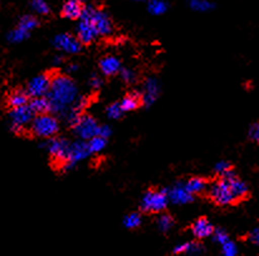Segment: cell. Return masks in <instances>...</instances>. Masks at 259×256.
<instances>
[{
    "mask_svg": "<svg viewBox=\"0 0 259 256\" xmlns=\"http://www.w3.org/2000/svg\"><path fill=\"white\" fill-rule=\"evenodd\" d=\"M185 187L191 195H201L205 191H208V180H205L204 177H191L189 178L188 182L185 183Z\"/></svg>",
    "mask_w": 259,
    "mask_h": 256,
    "instance_id": "19",
    "label": "cell"
},
{
    "mask_svg": "<svg viewBox=\"0 0 259 256\" xmlns=\"http://www.w3.org/2000/svg\"><path fill=\"white\" fill-rule=\"evenodd\" d=\"M189 5L191 9L196 10V12H208L214 8V4L209 0H190Z\"/></svg>",
    "mask_w": 259,
    "mask_h": 256,
    "instance_id": "28",
    "label": "cell"
},
{
    "mask_svg": "<svg viewBox=\"0 0 259 256\" xmlns=\"http://www.w3.org/2000/svg\"><path fill=\"white\" fill-rule=\"evenodd\" d=\"M54 71H48L46 73L39 74V76L34 77L32 81L27 85V93L29 94L30 98H37V97H44L48 94L49 88H51L52 78H53Z\"/></svg>",
    "mask_w": 259,
    "mask_h": 256,
    "instance_id": "9",
    "label": "cell"
},
{
    "mask_svg": "<svg viewBox=\"0 0 259 256\" xmlns=\"http://www.w3.org/2000/svg\"><path fill=\"white\" fill-rule=\"evenodd\" d=\"M100 127L101 126H98L95 118L91 117L90 115H84L83 113L72 128H73V132L79 139H82V141H90L93 137L98 136Z\"/></svg>",
    "mask_w": 259,
    "mask_h": 256,
    "instance_id": "8",
    "label": "cell"
},
{
    "mask_svg": "<svg viewBox=\"0 0 259 256\" xmlns=\"http://www.w3.org/2000/svg\"><path fill=\"white\" fill-rule=\"evenodd\" d=\"M249 241L254 245H259V226L255 227L253 231H250L249 236H248Z\"/></svg>",
    "mask_w": 259,
    "mask_h": 256,
    "instance_id": "38",
    "label": "cell"
},
{
    "mask_svg": "<svg viewBox=\"0 0 259 256\" xmlns=\"http://www.w3.org/2000/svg\"><path fill=\"white\" fill-rule=\"evenodd\" d=\"M32 8L39 15H48L51 12L49 5L47 4V0H32Z\"/></svg>",
    "mask_w": 259,
    "mask_h": 256,
    "instance_id": "30",
    "label": "cell"
},
{
    "mask_svg": "<svg viewBox=\"0 0 259 256\" xmlns=\"http://www.w3.org/2000/svg\"><path fill=\"white\" fill-rule=\"evenodd\" d=\"M39 25V20L34 17V15H24V17L20 18L19 23H18V27L22 28V29L27 30V32H32L33 29Z\"/></svg>",
    "mask_w": 259,
    "mask_h": 256,
    "instance_id": "22",
    "label": "cell"
},
{
    "mask_svg": "<svg viewBox=\"0 0 259 256\" xmlns=\"http://www.w3.org/2000/svg\"><path fill=\"white\" fill-rule=\"evenodd\" d=\"M233 171V166L230 164H228V162L223 161V162H219V164L215 166V172L219 175V177H223V176L228 175L229 172H232Z\"/></svg>",
    "mask_w": 259,
    "mask_h": 256,
    "instance_id": "33",
    "label": "cell"
},
{
    "mask_svg": "<svg viewBox=\"0 0 259 256\" xmlns=\"http://www.w3.org/2000/svg\"><path fill=\"white\" fill-rule=\"evenodd\" d=\"M83 9L84 4L82 3V0H67L62 7L61 15L67 19L77 20L82 17Z\"/></svg>",
    "mask_w": 259,
    "mask_h": 256,
    "instance_id": "14",
    "label": "cell"
},
{
    "mask_svg": "<svg viewBox=\"0 0 259 256\" xmlns=\"http://www.w3.org/2000/svg\"><path fill=\"white\" fill-rule=\"evenodd\" d=\"M52 106V112L63 113L71 110L76 102L77 88L69 77L56 72L52 78L51 88L47 94Z\"/></svg>",
    "mask_w": 259,
    "mask_h": 256,
    "instance_id": "1",
    "label": "cell"
},
{
    "mask_svg": "<svg viewBox=\"0 0 259 256\" xmlns=\"http://www.w3.org/2000/svg\"><path fill=\"white\" fill-rule=\"evenodd\" d=\"M123 115V110L121 107L120 103H113L110 107L107 108V116L110 118H113V120H117L121 116Z\"/></svg>",
    "mask_w": 259,
    "mask_h": 256,
    "instance_id": "31",
    "label": "cell"
},
{
    "mask_svg": "<svg viewBox=\"0 0 259 256\" xmlns=\"http://www.w3.org/2000/svg\"><path fill=\"white\" fill-rule=\"evenodd\" d=\"M214 240L223 245L227 241H229V236H228V234L224 231V230L218 229V230H214Z\"/></svg>",
    "mask_w": 259,
    "mask_h": 256,
    "instance_id": "35",
    "label": "cell"
},
{
    "mask_svg": "<svg viewBox=\"0 0 259 256\" xmlns=\"http://www.w3.org/2000/svg\"><path fill=\"white\" fill-rule=\"evenodd\" d=\"M248 137L252 142H254L255 144L259 146V121L253 123L249 127V132H248Z\"/></svg>",
    "mask_w": 259,
    "mask_h": 256,
    "instance_id": "34",
    "label": "cell"
},
{
    "mask_svg": "<svg viewBox=\"0 0 259 256\" xmlns=\"http://www.w3.org/2000/svg\"><path fill=\"white\" fill-rule=\"evenodd\" d=\"M90 153L91 152H90V148H88L87 142L82 141L81 139V141L71 143V147H69V156H68L69 167L73 166L76 162L86 159Z\"/></svg>",
    "mask_w": 259,
    "mask_h": 256,
    "instance_id": "15",
    "label": "cell"
},
{
    "mask_svg": "<svg viewBox=\"0 0 259 256\" xmlns=\"http://www.w3.org/2000/svg\"><path fill=\"white\" fill-rule=\"evenodd\" d=\"M149 12L151 14L160 15L164 14L167 10V4L164 2V0H150L149 2Z\"/></svg>",
    "mask_w": 259,
    "mask_h": 256,
    "instance_id": "27",
    "label": "cell"
},
{
    "mask_svg": "<svg viewBox=\"0 0 259 256\" xmlns=\"http://www.w3.org/2000/svg\"><path fill=\"white\" fill-rule=\"evenodd\" d=\"M29 105H30V107H32V110L34 111L35 116L46 115V113L52 112L51 102H49V99L47 95H44V97L32 98L29 102Z\"/></svg>",
    "mask_w": 259,
    "mask_h": 256,
    "instance_id": "21",
    "label": "cell"
},
{
    "mask_svg": "<svg viewBox=\"0 0 259 256\" xmlns=\"http://www.w3.org/2000/svg\"><path fill=\"white\" fill-rule=\"evenodd\" d=\"M106 141H107V138H105V137H101V136H96V137H93V138H91L90 141L87 142L88 148H90L91 153H97V152H100L101 149L105 148Z\"/></svg>",
    "mask_w": 259,
    "mask_h": 256,
    "instance_id": "25",
    "label": "cell"
},
{
    "mask_svg": "<svg viewBox=\"0 0 259 256\" xmlns=\"http://www.w3.org/2000/svg\"><path fill=\"white\" fill-rule=\"evenodd\" d=\"M54 46L57 49L67 52V53H78L82 49V43L79 42L78 38L73 37V35L64 33V34H59L54 38Z\"/></svg>",
    "mask_w": 259,
    "mask_h": 256,
    "instance_id": "11",
    "label": "cell"
},
{
    "mask_svg": "<svg viewBox=\"0 0 259 256\" xmlns=\"http://www.w3.org/2000/svg\"><path fill=\"white\" fill-rule=\"evenodd\" d=\"M123 225L130 230L137 229V227L141 225V216L137 213L130 214L125 217V220H123Z\"/></svg>",
    "mask_w": 259,
    "mask_h": 256,
    "instance_id": "29",
    "label": "cell"
},
{
    "mask_svg": "<svg viewBox=\"0 0 259 256\" xmlns=\"http://www.w3.org/2000/svg\"><path fill=\"white\" fill-rule=\"evenodd\" d=\"M191 232L195 236V239L203 240L206 239V237L211 236L214 234V226L211 225V222L209 221L206 217H199L195 221L193 222V225L190 226Z\"/></svg>",
    "mask_w": 259,
    "mask_h": 256,
    "instance_id": "13",
    "label": "cell"
},
{
    "mask_svg": "<svg viewBox=\"0 0 259 256\" xmlns=\"http://www.w3.org/2000/svg\"><path fill=\"white\" fill-rule=\"evenodd\" d=\"M145 89H146V92H145L144 97H142L144 98V103L154 102L155 98H156V93H157L156 82L152 81V79H150V81L146 83V85H145Z\"/></svg>",
    "mask_w": 259,
    "mask_h": 256,
    "instance_id": "24",
    "label": "cell"
},
{
    "mask_svg": "<svg viewBox=\"0 0 259 256\" xmlns=\"http://www.w3.org/2000/svg\"><path fill=\"white\" fill-rule=\"evenodd\" d=\"M120 76L125 83H132V82L135 81V78H136V77H135V74L132 73L130 69H121Z\"/></svg>",
    "mask_w": 259,
    "mask_h": 256,
    "instance_id": "36",
    "label": "cell"
},
{
    "mask_svg": "<svg viewBox=\"0 0 259 256\" xmlns=\"http://www.w3.org/2000/svg\"><path fill=\"white\" fill-rule=\"evenodd\" d=\"M92 22L95 24L96 29H97L98 35H110L113 30L112 22H111L110 17L107 13L103 12L101 9H93L92 13Z\"/></svg>",
    "mask_w": 259,
    "mask_h": 256,
    "instance_id": "12",
    "label": "cell"
},
{
    "mask_svg": "<svg viewBox=\"0 0 259 256\" xmlns=\"http://www.w3.org/2000/svg\"><path fill=\"white\" fill-rule=\"evenodd\" d=\"M120 105L122 107L123 112H130V111H135L144 105V98H142V95L140 93L131 92L123 97Z\"/></svg>",
    "mask_w": 259,
    "mask_h": 256,
    "instance_id": "18",
    "label": "cell"
},
{
    "mask_svg": "<svg viewBox=\"0 0 259 256\" xmlns=\"http://www.w3.org/2000/svg\"><path fill=\"white\" fill-rule=\"evenodd\" d=\"M167 202L169 196L166 191L150 188L142 197L140 209L145 214H160L166 209Z\"/></svg>",
    "mask_w": 259,
    "mask_h": 256,
    "instance_id": "4",
    "label": "cell"
},
{
    "mask_svg": "<svg viewBox=\"0 0 259 256\" xmlns=\"http://www.w3.org/2000/svg\"><path fill=\"white\" fill-rule=\"evenodd\" d=\"M188 247H189V242H185V244H180V245H178V246L174 247L172 254H174V255L186 254V252H188Z\"/></svg>",
    "mask_w": 259,
    "mask_h": 256,
    "instance_id": "37",
    "label": "cell"
},
{
    "mask_svg": "<svg viewBox=\"0 0 259 256\" xmlns=\"http://www.w3.org/2000/svg\"><path fill=\"white\" fill-rule=\"evenodd\" d=\"M100 68L106 77H113L120 74L121 63L116 57L106 56L100 61Z\"/></svg>",
    "mask_w": 259,
    "mask_h": 256,
    "instance_id": "16",
    "label": "cell"
},
{
    "mask_svg": "<svg viewBox=\"0 0 259 256\" xmlns=\"http://www.w3.org/2000/svg\"><path fill=\"white\" fill-rule=\"evenodd\" d=\"M93 9H95V7H92V5H84L82 17L79 18L78 27H77V38L82 43V45L91 44L98 35L97 29L92 22Z\"/></svg>",
    "mask_w": 259,
    "mask_h": 256,
    "instance_id": "5",
    "label": "cell"
},
{
    "mask_svg": "<svg viewBox=\"0 0 259 256\" xmlns=\"http://www.w3.org/2000/svg\"><path fill=\"white\" fill-rule=\"evenodd\" d=\"M169 200H171L175 203H188L193 201L194 196L186 190L185 185H176L171 190L167 192Z\"/></svg>",
    "mask_w": 259,
    "mask_h": 256,
    "instance_id": "17",
    "label": "cell"
},
{
    "mask_svg": "<svg viewBox=\"0 0 259 256\" xmlns=\"http://www.w3.org/2000/svg\"><path fill=\"white\" fill-rule=\"evenodd\" d=\"M223 246V254L224 256H238V250L237 246L233 241H227L225 244L222 245Z\"/></svg>",
    "mask_w": 259,
    "mask_h": 256,
    "instance_id": "32",
    "label": "cell"
},
{
    "mask_svg": "<svg viewBox=\"0 0 259 256\" xmlns=\"http://www.w3.org/2000/svg\"><path fill=\"white\" fill-rule=\"evenodd\" d=\"M208 196L211 202L215 203L217 206L235 205L234 197H233L229 185H228L227 180L223 177H219L215 182L209 185Z\"/></svg>",
    "mask_w": 259,
    "mask_h": 256,
    "instance_id": "6",
    "label": "cell"
},
{
    "mask_svg": "<svg viewBox=\"0 0 259 256\" xmlns=\"http://www.w3.org/2000/svg\"><path fill=\"white\" fill-rule=\"evenodd\" d=\"M30 102V97L29 94L27 93V90H22V89H17L9 95L8 98V106L10 107V110L13 108H18V107H23V106L29 105Z\"/></svg>",
    "mask_w": 259,
    "mask_h": 256,
    "instance_id": "20",
    "label": "cell"
},
{
    "mask_svg": "<svg viewBox=\"0 0 259 256\" xmlns=\"http://www.w3.org/2000/svg\"><path fill=\"white\" fill-rule=\"evenodd\" d=\"M58 120L49 113L35 116L30 123V132L39 138H52L58 133Z\"/></svg>",
    "mask_w": 259,
    "mask_h": 256,
    "instance_id": "3",
    "label": "cell"
},
{
    "mask_svg": "<svg viewBox=\"0 0 259 256\" xmlns=\"http://www.w3.org/2000/svg\"><path fill=\"white\" fill-rule=\"evenodd\" d=\"M47 149L51 155L52 162L56 169H69L68 156H69V143L67 139L59 138V137H52L46 143Z\"/></svg>",
    "mask_w": 259,
    "mask_h": 256,
    "instance_id": "2",
    "label": "cell"
},
{
    "mask_svg": "<svg viewBox=\"0 0 259 256\" xmlns=\"http://www.w3.org/2000/svg\"><path fill=\"white\" fill-rule=\"evenodd\" d=\"M101 83H102V82H101V79L98 78L97 76H93L92 78H91V85H92V87L95 88V89H97V88H100Z\"/></svg>",
    "mask_w": 259,
    "mask_h": 256,
    "instance_id": "40",
    "label": "cell"
},
{
    "mask_svg": "<svg viewBox=\"0 0 259 256\" xmlns=\"http://www.w3.org/2000/svg\"><path fill=\"white\" fill-rule=\"evenodd\" d=\"M174 224H175V220L170 214L162 213L157 219V226L162 232H167L169 230H171Z\"/></svg>",
    "mask_w": 259,
    "mask_h": 256,
    "instance_id": "23",
    "label": "cell"
},
{
    "mask_svg": "<svg viewBox=\"0 0 259 256\" xmlns=\"http://www.w3.org/2000/svg\"><path fill=\"white\" fill-rule=\"evenodd\" d=\"M110 133H111L110 128H108L107 126H105V127H100V132H98V136L105 137V138H107V137L110 136Z\"/></svg>",
    "mask_w": 259,
    "mask_h": 256,
    "instance_id": "39",
    "label": "cell"
},
{
    "mask_svg": "<svg viewBox=\"0 0 259 256\" xmlns=\"http://www.w3.org/2000/svg\"><path fill=\"white\" fill-rule=\"evenodd\" d=\"M28 37H29V32L17 27L8 34V40H9L10 43H19L23 42L24 39H27Z\"/></svg>",
    "mask_w": 259,
    "mask_h": 256,
    "instance_id": "26",
    "label": "cell"
},
{
    "mask_svg": "<svg viewBox=\"0 0 259 256\" xmlns=\"http://www.w3.org/2000/svg\"><path fill=\"white\" fill-rule=\"evenodd\" d=\"M34 117L35 113L32 110V107H30V105L13 108V110H10L9 113L10 129L15 132V133H22L23 131H25V127L32 123Z\"/></svg>",
    "mask_w": 259,
    "mask_h": 256,
    "instance_id": "7",
    "label": "cell"
},
{
    "mask_svg": "<svg viewBox=\"0 0 259 256\" xmlns=\"http://www.w3.org/2000/svg\"><path fill=\"white\" fill-rule=\"evenodd\" d=\"M223 178H225L229 185L230 191H232V195L234 197L235 205L243 202V201H247L250 197V191L248 188V186L245 185V182H243L239 177L234 173V171L229 172L228 175L223 176Z\"/></svg>",
    "mask_w": 259,
    "mask_h": 256,
    "instance_id": "10",
    "label": "cell"
},
{
    "mask_svg": "<svg viewBox=\"0 0 259 256\" xmlns=\"http://www.w3.org/2000/svg\"><path fill=\"white\" fill-rule=\"evenodd\" d=\"M135 2H145V0H135Z\"/></svg>",
    "mask_w": 259,
    "mask_h": 256,
    "instance_id": "41",
    "label": "cell"
}]
</instances>
